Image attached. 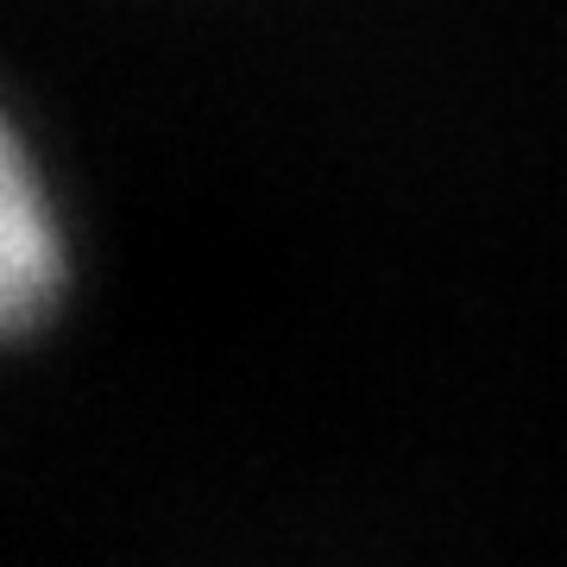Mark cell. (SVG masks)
Returning a JSON list of instances; mask_svg holds the SVG:
<instances>
[{"label": "cell", "mask_w": 567, "mask_h": 567, "mask_svg": "<svg viewBox=\"0 0 567 567\" xmlns=\"http://www.w3.org/2000/svg\"><path fill=\"white\" fill-rule=\"evenodd\" d=\"M58 290V234L25 164L20 140L0 121V334H13L51 303Z\"/></svg>", "instance_id": "cell-1"}]
</instances>
